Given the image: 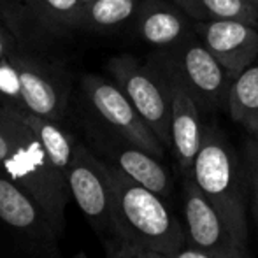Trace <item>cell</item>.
<instances>
[{"mask_svg":"<svg viewBox=\"0 0 258 258\" xmlns=\"http://www.w3.org/2000/svg\"><path fill=\"white\" fill-rule=\"evenodd\" d=\"M107 169L112 190L114 244L105 251L125 248L169 256L186 244V230L170 213L165 199L109 163Z\"/></svg>","mask_w":258,"mask_h":258,"instance_id":"1","label":"cell"},{"mask_svg":"<svg viewBox=\"0 0 258 258\" xmlns=\"http://www.w3.org/2000/svg\"><path fill=\"white\" fill-rule=\"evenodd\" d=\"M0 119L11 141V155L2 170L42 207L61 239L65 234V209L71 199L67 179L13 109L0 105Z\"/></svg>","mask_w":258,"mask_h":258,"instance_id":"2","label":"cell"},{"mask_svg":"<svg viewBox=\"0 0 258 258\" xmlns=\"http://www.w3.org/2000/svg\"><path fill=\"white\" fill-rule=\"evenodd\" d=\"M69 104V79L51 61L25 48L0 61V105L65 125Z\"/></svg>","mask_w":258,"mask_h":258,"instance_id":"3","label":"cell"},{"mask_svg":"<svg viewBox=\"0 0 258 258\" xmlns=\"http://www.w3.org/2000/svg\"><path fill=\"white\" fill-rule=\"evenodd\" d=\"M188 176L227 221L239 241L248 246L246 191L241 167L234 148L218 126L206 125L201 150Z\"/></svg>","mask_w":258,"mask_h":258,"instance_id":"4","label":"cell"},{"mask_svg":"<svg viewBox=\"0 0 258 258\" xmlns=\"http://www.w3.org/2000/svg\"><path fill=\"white\" fill-rule=\"evenodd\" d=\"M42 207L0 169V258H63Z\"/></svg>","mask_w":258,"mask_h":258,"instance_id":"5","label":"cell"},{"mask_svg":"<svg viewBox=\"0 0 258 258\" xmlns=\"http://www.w3.org/2000/svg\"><path fill=\"white\" fill-rule=\"evenodd\" d=\"M150 60L177 79L201 109L216 111L227 107L232 81L195 30L176 46L158 49Z\"/></svg>","mask_w":258,"mask_h":258,"instance_id":"6","label":"cell"},{"mask_svg":"<svg viewBox=\"0 0 258 258\" xmlns=\"http://www.w3.org/2000/svg\"><path fill=\"white\" fill-rule=\"evenodd\" d=\"M107 71L141 118L170 150V92L163 72L151 60L141 61L132 54L109 58Z\"/></svg>","mask_w":258,"mask_h":258,"instance_id":"7","label":"cell"},{"mask_svg":"<svg viewBox=\"0 0 258 258\" xmlns=\"http://www.w3.org/2000/svg\"><path fill=\"white\" fill-rule=\"evenodd\" d=\"M81 92L88 111V121L163 160L167 148L114 81L97 74H85L81 79Z\"/></svg>","mask_w":258,"mask_h":258,"instance_id":"8","label":"cell"},{"mask_svg":"<svg viewBox=\"0 0 258 258\" xmlns=\"http://www.w3.org/2000/svg\"><path fill=\"white\" fill-rule=\"evenodd\" d=\"M86 0H4L0 18L25 49L35 51L79 32Z\"/></svg>","mask_w":258,"mask_h":258,"instance_id":"9","label":"cell"},{"mask_svg":"<svg viewBox=\"0 0 258 258\" xmlns=\"http://www.w3.org/2000/svg\"><path fill=\"white\" fill-rule=\"evenodd\" d=\"M71 199L85 214L90 227L102 239L105 249L114 244L112 190L107 163L85 141L78 139L67 172Z\"/></svg>","mask_w":258,"mask_h":258,"instance_id":"10","label":"cell"},{"mask_svg":"<svg viewBox=\"0 0 258 258\" xmlns=\"http://www.w3.org/2000/svg\"><path fill=\"white\" fill-rule=\"evenodd\" d=\"M85 143L105 163L118 169L119 172L128 176L136 183L150 188L151 191L158 194L165 201L170 197L174 183L162 158L148 153L146 150L136 146L116 134L100 128L88 119L85 121Z\"/></svg>","mask_w":258,"mask_h":258,"instance_id":"11","label":"cell"},{"mask_svg":"<svg viewBox=\"0 0 258 258\" xmlns=\"http://www.w3.org/2000/svg\"><path fill=\"white\" fill-rule=\"evenodd\" d=\"M183 209L184 230L191 246L213 258H249L248 246L239 241L190 176H186L183 186Z\"/></svg>","mask_w":258,"mask_h":258,"instance_id":"12","label":"cell"},{"mask_svg":"<svg viewBox=\"0 0 258 258\" xmlns=\"http://www.w3.org/2000/svg\"><path fill=\"white\" fill-rule=\"evenodd\" d=\"M195 34L220 61L228 78L258 61V27L244 21H195Z\"/></svg>","mask_w":258,"mask_h":258,"instance_id":"13","label":"cell"},{"mask_svg":"<svg viewBox=\"0 0 258 258\" xmlns=\"http://www.w3.org/2000/svg\"><path fill=\"white\" fill-rule=\"evenodd\" d=\"M163 76L167 78L170 92V151L177 167L188 174L204 139L206 125L201 118L202 109L177 79L167 72H163Z\"/></svg>","mask_w":258,"mask_h":258,"instance_id":"14","label":"cell"},{"mask_svg":"<svg viewBox=\"0 0 258 258\" xmlns=\"http://www.w3.org/2000/svg\"><path fill=\"white\" fill-rule=\"evenodd\" d=\"M190 18L176 2L143 0L136 16V34L143 42L156 49L176 46L194 32Z\"/></svg>","mask_w":258,"mask_h":258,"instance_id":"15","label":"cell"},{"mask_svg":"<svg viewBox=\"0 0 258 258\" xmlns=\"http://www.w3.org/2000/svg\"><path fill=\"white\" fill-rule=\"evenodd\" d=\"M9 109H13V107H9ZM13 111L16 112L21 118V121L35 134V137H37L39 143L42 144V148H44L46 153L51 158V162L56 165V169L63 174L65 179H67V172H69V167H71L78 137H76L63 123L42 118V116H37V114H34V112L20 111V109H13Z\"/></svg>","mask_w":258,"mask_h":258,"instance_id":"16","label":"cell"},{"mask_svg":"<svg viewBox=\"0 0 258 258\" xmlns=\"http://www.w3.org/2000/svg\"><path fill=\"white\" fill-rule=\"evenodd\" d=\"M143 0H86L79 32L105 34L136 20Z\"/></svg>","mask_w":258,"mask_h":258,"instance_id":"17","label":"cell"},{"mask_svg":"<svg viewBox=\"0 0 258 258\" xmlns=\"http://www.w3.org/2000/svg\"><path fill=\"white\" fill-rule=\"evenodd\" d=\"M194 21H244L258 27V7L251 0H172Z\"/></svg>","mask_w":258,"mask_h":258,"instance_id":"18","label":"cell"},{"mask_svg":"<svg viewBox=\"0 0 258 258\" xmlns=\"http://www.w3.org/2000/svg\"><path fill=\"white\" fill-rule=\"evenodd\" d=\"M227 111L230 118L249 134L258 128V61L232 79Z\"/></svg>","mask_w":258,"mask_h":258,"instance_id":"19","label":"cell"},{"mask_svg":"<svg viewBox=\"0 0 258 258\" xmlns=\"http://www.w3.org/2000/svg\"><path fill=\"white\" fill-rule=\"evenodd\" d=\"M20 49H23V44L16 37V34L9 28V25L0 18V61L9 54L20 51Z\"/></svg>","mask_w":258,"mask_h":258,"instance_id":"20","label":"cell"},{"mask_svg":"<svg viewBox=\"0 0 258 258\" xmlns=\"http://www.w3.org/2000/svg\"><path fill=\"white\" fill-rule=\"evenodd\" d=\"M107 258H169V256L155 251H139V249L118 248V249H112V251H107Z\"/></svg>","mask_w":258,"mask_h":258,"instance_id":"21","label":"cell"},{"mask_svg":"<svg viewBox=\"0 0 258 258\" xmlns=\"http://www.w3.org/2000/svg\"><path fill=\"white\" fill-rule=\"evenodd\" d=\"M169 258H213L211 255H207L206 251L191 246L190 242H186L184 246H181L177 251H174L172 255H169Z\"/></svg>","mask_w":258,"mask_h":258,"instance_id":"22","label":"cell"},{"mask_svg":"<svg viewBox=\"0 0 258 258\" xmlns=\"http://www.w3.org/2000/svg\"><path fill=\"white\" fill-rule=\"evenodd\" d=\"M11 155V141L7 137L6 130H4V125H2V119H0V169L4 167V163L7 162Z\"/></svg>","mask_w":258,"mask_h":258,"instance_id":"23","label":"cell"},{"mask_svg":"<svg viewBox=\"0 0 258 258\" xmlns=\"http://www.w3.org/2000/svg\"><path fill=\"white\" fill-rule=\"evenodd\" d=\"M249 184H251V207L253 214H255V221L258 227V176L249 172Z\"/></svg>","mask_w":258,"mask_h":258,"instance_id":"24","label":"cell"},{"mask_svg":"<svg viewBox=\"0 0 258 258\" xmlns=\"http://www.w3.org/2000/svg\"><path fill=\"white\" fill-rule=\"evenodd\" d=\"M248 169L249 172L258 176V143H253L248 146Z\"/></svg>","mask_w":258,"mask_h":258,"instance_id":"25","label":"cell"},{"mask_svg":"<svg viewBox=\"0 0 258 258\" xmlns=\"http://www.w3.org/2000/svg\"><path fill=\"white\" fill-rule=\"evenodd\" d=\"M251 136H253V137H255V141H256V143H258V128L255 130V132H253V134H251Z\"/></svg>","mask_w":258,"mask_h":258,"instance_id":"26","label":"cell"},{"mask_svg":"<svg viewBox=\"0 0 258 258\" xmlns=\"http://www.w3.org/2000/svg\"><path fill=\"white\" fill-rule=\"evenodd\" d=\"M251 2H253V4H255V6L258 7V0H251Z\"/></svg>","mask_w":258,"mask_h":258,"instance_id":"27","label":"cell"},{"mask_svg":"<svg viewBox=\"0 0 258 258\" xmlns=\"http://www.w3.org/2000/svg\"><path fill=\"white\" fill-rule=\"evenodd\" d=\"M2 2H4V0H0V4H2Z\"/></svg>","mask_w":258,"mask_h":258,"instance_id":"28","label":"cell"}]
</instances>
